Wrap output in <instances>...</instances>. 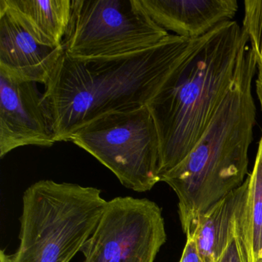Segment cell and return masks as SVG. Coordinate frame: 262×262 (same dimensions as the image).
Wrapping results in <instances>:
<instances>
[{
    "instance_id": "5bb4252c",
    "label": "cell",
    "mask_w": 262,
    "mask_h": 262,
    "mask_svg": "<svg viewBox=\"0 0 262 262\" xmlns=\"http://www.w3.org/2000/svg\"><path fill=\"white\" fill-rule=\"evenodd\" d=\"M248 231L246 204L245 209L237 219L234 231L217 262H254Z\"/></svg>"
},
{
    "instance_id": "3957f363",
    "label": "cell",
    "mask_w": 262,
    "mask_h": 262,
    "mask_svg": "<svg viewBox=\"0 0 262 262\" xmlns=\"http://www.w3.org/2000/svg\"><path fill=\"white\" fill-rule=\"evenodd\" d=\"M248 42L236 21L217 26L148 102L160 144V177L179 165L203 134Z\"/></svg>"
},
{
    "instance_id": "ac0fdd59",
    "label": "cell",
    "mask_w": 262,
    "mask_h": 262,
    "mask_svg": "<svg viewBox=\"0 0 262 262\" xmlns=\"http://www.w3.org/2000/svg\"><path fill=\"white\" fill-rule=\"evenodd\" d=\"M256 262H262V257H259V258L256 260Z\"/></svg>"
},
{
    "instance_id": "e0dca14e",
    "label": "cell",
    "mask_w": 262,
    "mask_h": 262,
    "mask_svg": "<svg viewBox=\"0 0 262 262\" xmlns=\"http://www.w3.org/2000/svg\"><path fill=\"white\" fill-rule=\"evenodd\" d=\"M0 262H13V257L10 254H7L4 250L0 252Z\"/></svg>"
},
{
    "instance_id": "ba28073f",
    "label": "cell",
    "mask_w": 262,
    "mask_h": 262,
    "mask_svg": "<svg viewBox=\"0 0 262 262\" xmlns=\"http://www.w3.org/2000/svg\"><path fill=\"white\" fill-rule=\"evenodd\" d=\"M51 122L36 83L0 72V157L23 146L56 143Z\"/></svg>"
},
{
    "instance_id": "9c48e42d",
    "label": "cell",
    "mask_w": 262,
    "mask_h": 262,
    "mask_svg": "<svg viewBox=\"0 0 262 262\" xmlns=\"http://www.w3.org/2000/svg\"><path fill=\"white\" fill-rule=\"evenodd\" d=\"M63 46L42 43L20 18L0 0V72L20 82L47 85Z\"/></svg>"
},
{
    "instance_id": "5b68a950",
    "label": "cell",
    "mask_w": 262,
    "mask_h": 262,
    "mask_svg": "<svg viewBox=\"0 0 262 262\" xmlns=\"http://www.w3.org/2000/svg\"><path fill=\"white\" fill-rule=\"evenodd\" d=\"M70 142L96 158L125 188L144 192L161 182L159 134L147 105L101 116Z\"/></svg>"
},
{
    "instance_id": "8fae6325",
    "label": "cell",
    "mask_w": 262,
    "mask_h": 262,
    "mask_svg": "<svg viewBox=\"0 0 262 262\" xmlns=\"http://www.w3.org/2000/svg\"><path fill=\"white\" fill-rule=\"evenodd\" d=\"M248 190V176L240 187L222 198L198 219L191 232L204 262L219 260L246 206Z\"/></svg>"
},
{
    "instance_id": "8992f818",
    "label": "cell",
    "mask_w": 262,
    "mask_h": 262,
    "mask_svg": "<svg viewBox=\"0 0 262 262\" xmlns=\"http://www.w3.org/2000/svg\"><path fill=\"white\" fill-rule=\"evenodd\" d=\"M168 35L140 0H73L62 46L74 59H104L147 50Z\"/></svg>"
},
{
    "instance_id": "6da1fadb",
    "label": "cell",
    "mask_w": 262,
    "mask_h": 262,
    "mask_svg": "<svg viewBox=\"0 0 262 262\" xmlns=\"http://www.w3.org/2000/svg\"><path fill=\"white\" fill-rule=\"evenodd\" d=\"M202 39L169 34L151 48L104 59H74L63 53L43 93L56 142H70L101 116L148 105Z\"/></svg>"
},
{
    "instance_id": "30bf717a",
    "label": "cell",
    "mask_w": 262,
    "mask_h": 262,
    "mask_svg": "<svg viewBox=\"0 0 262 262\" xmlns=\"http://www.w3.org/2000/svg\"><path fill=\"white\" fill-rule=\"evenodd\" d=\"M148 16L165 31L188 39L205 36L232 20L236 0H140Z\"/></svg>"
},
{
    "instance_id": "9a60e30c",
    "label": "cell",
    "mask_w": 262,
    "mask_h": 262,
    "mask_svg": "<svg viewBox=\"0 0 262 262\" xmlns=\"http://www.w3.org/2000/svg\"><path fill=\"white\" fill-rule=\"evenodd\" d=\"M244 9L242 30L248 37L257 72H262V0H245Z\"/></svg>"
},
{
    "instance_id": "4fadbf2b",
    "label": "cell",
    "mask_w": 262,
    "mask_h": 262,
    "mask_svg": "<svg viewBox=\"0 0 262 262\" xmlns=\"http://www.w3.org/2000/svg\"><path fill=\"white\" fill-rule=\"evenodd\" d=\"M249 179L248 211V228L251 252L254 262L262 250V134L257 146L255 162Z\"/></svg>"
},
{
    "instance_id": "2e32d148",
    "label": "cell",
    "mask_w": 262,
    "mask_h": 262,
    "mask_svg": "<svg viewBox=\"0 0 262 262\" xmlns=\"http://www.w3.org/2000/svg\"><path fill=\"white\" fill-rule=\"evenodd\" d=\"M186 236V244L179 262H204L198 251L194 234L190 232Z\"/></svg>"
},
{
    "instance_id": "d6986e66",
    "label": "cell",
    "mask_w": 262,
    "mask_h": 262,
    "mask_svg": "<svg viewBox=\"0 0 262 262\" xmlns=\"http://www.w3.org/2000/svg\"><path fill=\"white\" fill-rule=\"evenodd\" d=\"M259 257H262V250H261V251H260V254H259L258 258H259ZM258 258H257V259H258Z\"/></svg>"
},
{
    "instance_id": "52a82bcc",
    "label": "cell",
    "mask_w": 262,
    "mask_h": 262,
    "mask_svg": "<svg viewBox=\"0 0 262 262\" xmlns=\"http://www.w3.org/2000/svg\"><path fill=\"white\" fill-rule=\"evenodd\" d=\"M167 240L162 208L147 199L106 202L81 252L82 262H154Z\"/></svg>"
},
{
    "instance_id": "7a4b0ae2",
    "label": "cell",
    "mask_w": 262,
    "mask_h": 262,
    "mask_svg": "<svg viewBox=\"0 0 262 262\" xmlns=\"http://www.w3.org/2000/svg\"><path fill=\"white\" fill-rule=\"evenodd\" d=\"M248 43L241 50L232 82L203 134L188 156L160 177L177 195L185 234L203 213L248 176L257 113L252 94L257 65Z\"/></svg>"
},
{
    "instance_id": "7c38bea8",
    "label": "cell",
    "mask_w": 262,
    "mask_h": 262,
    "mask_svg": "<svg viewBox=\"0 0 262 262\" xmlns=\"http://www.w3.org/2000/svg\"><path fill=\"white\" fill-rule=\"evenodd\" d=\"M42 43L62 47L73 0H4Z\"/></svg>"
},
{
    "instance_id": "277c9868",
    "label": "cell",
    "mask_w": 262,
    "mask_h": 262,
    "mask_svg": "<svg viewBox=\"0 0 262 262\" xmlns=\"http://www.w3.org/2000/svg\"><path fill=\"white\" fill-rule=\"evenodd\" d=\"M101 190L41 180L23 196L19 248L13 262H70L99 222L106 205Z\"/></svg>"
}]
</instances>
